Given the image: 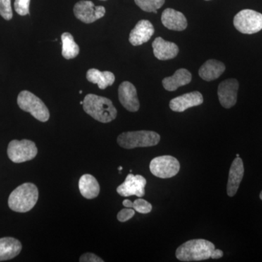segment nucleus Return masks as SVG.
Returning <instances> with one entry per match:
<instances>
[{"label": "nucleus", "instance_id": "dca6fc26", "mask_svg": "<svg viewBox=\"0 0 262 262\" xmlns=\"http://www.w3.org/2000/svg\"><path fill=\"white\" fill-rule=\"evenodd\" d=\"M161 20L164 27L170 30L182 32L187 27V20L184 15L171 8L164 10L162 13Z\"/></svg>", "mask_w": 262, "mask_h": 262}, {"label": "nucleus", "instance_id": "20e7f679", "mask_svg": "<svg viewBox=\"0 0 262 262\" xmlns=\"http://www.w3.org/2000/svg\"><path fill=\"white\" fill-rule=\"evenodd\" d=\"M160 136L154 131L139 130L122 133L117 138V143L124 149L149 147L158 144Z\"/></svg>", "mask_w": 262, "mask_h": 262}, {"label": "nucleus", "instance_id": "ddd939ff", "mask_svg": "<svg viewBox=\"0 0 262 262\" xmlns=\"http://www.w3.org/2000/svg\"><path fill=\"white\" fill-rule=\"evenodd\" d=\"M203 103V95L198 91H194L173 98L170 101L169 106L173 112L183 113L188 108L199 106Z\"/></svg>", "mask_w": 262, "mask_h": 262}, {"label": "nucleus", "instance_id": "e433bc0d", "mask_svg": "<svg viewBox=\"0 0 262 262\" xmlns=\"http://www.w3.org/2000/svg\"><path fill=\"white\" fill-rule=\"evenodd\" d=\"M206 1H209V0H206Z\"/></svg>", "mask_w": 262, "mask_h": 262}, {"label": "nucleus", "instance_id": "7c9ffc66", "mask_svg": "<svg viewBox=\"0 0 262 262\" xmlns=\"http://www.w3.org/2000/svg\"><path fill=\"white\" fill-rule=\"evenodd\" d=\"M122 205L126 207V208H133V206H134V203L129 201V200H125L123 202H122Z\"/></svg>", "mask_w": 262, "mask_h": 262}, {"label": "nucleus", "instance_id": "f704fd0d", "mask_svg": "<svg viewBox=\"0 0 262 262\" xmlns=\"http://www.w3.org/2000/svg\"><path fill=\"white\" fill-rule=\"evenodd\" d=\"M79 93H80V94H82V91H80V92H79Z\"/></svg>", "mask_w": 262, "mask_h": 262}, {"label": "nucleus", "instance_id": "aec40b11", "mask_svg": "<svg viewBox=\"0 0 262 262\" xmlns=\"http://www.w3.org/2000/svg\"><path fill=\"white\" fill-rule=\"evenodd\" d=\"M225 69V65L222 62L210 59L200 68L199 75L203 80L210 82L218 79L224 73Z\"/></svg>", "mask_w": 262, "mask_h": 262}, {"label": "nucleus", "instance_id": "c9c22d12", "mask_svg": "<svg viewBox=\"0 0 262 262\" xmlns=\"http://www.w3.org/2000/svg\"><path fill=\"white\" fill-rule=\"evenodd\" d=\"M101 1H106V0H101Z\"/></svg>", "mask_w": 262, "mask_h": 262}, {"label": "nucleus", "instance_id": "bb28decb", "mask_svg": "<svg viewBox=\"0 0 262 262\" xmlns=\"http://www.w3.org/2000/svg\"><path fill=\"white\" fill-rule=\"evenodd\" d=\"M30 1L31 0H15L14 3L15 12L20 15H28Z\"/></svg>", "mask_w": 262, "mask_h": 262}, {"label": "nucleus", "instance_id": "c756f323", "mask_svg": "<svg viewBox=\"0 0 262 262\" xmlns=\"http://www.w3.org/2000/svg\"><path fill=\"white\" fill-rule=\"evenodd\" d=\"M224 253L222 250L220 249H214V251H213L211 255V258L213 259H217V258H222L223 256Z\"/></svg>", "mask_w": 262, "mask_h": 262}, {"label": "nucleus", "instance_id": "5701e85b", "mask_svg": "<svg viewBox=\"0 0 262 262\" xmlns=\"http://www.w3.org/2000/svg\"><path fill=\"white\" fill-rule=\"evenodd\" d=\"M62 56L66 59L75 58L80 53V48L75 42L73 36L69 32H64L61 35Z\"/></svg>", "mask_w": 262, "mask_h": 262}, {"label": "nucleus", "instance_id": "b1692460", "mask_svg": "<svg viewBox=\"0 0 262 262\" xmlns=\"http://www.w3.org/2000/svg\"><path fill=\"white\" fill-rule=\"evenodd\" d=\"M136 4L144 11L157 13V10L165 4V0H134Z\"/></svg>", "mask_w": 262, "mask_h": 262}, {"label": "nucleus", "instance_id": "393cba45", "mask_svg": "<svg viewBox=\"0 0 262 262\" xmlns=\"http://www.w3.org/2000/svg\"><path fill=\"white\" fill-rule=\"evenodd\" d=\"M133 208L136 211L143 213V214L149 213L152 210V206L150 204L149 202L145 201V200L141 199V198L136 200L134 202Z\"/></svg>", "mask_w": 262, "mask_h": 262}, {"label": "nucleus", "instance_id": "2f4dec72", "mask_svg": "<svg viewBox=\"0 0 262 262\" xmlns=\"http://www.w3.org/2000/svg\"><path fill=\"white\" fill-rule=\"evenodd\" d=\"M118 170H119V171H120V173H121V170H122V166H120V167H119L118 168Z\"/></svg>", "mask_w": 262, "mask_h": 262}, {"label": "nucleus", "instance_id": "2eb2a0df", "mask_svg": "<svg viewBox=\"0 0 262 262\" xmlns=\"http://www.w3.org/2000/svg\"><path fill=\"white\" fill-rule=\"evenodd\" d=\"M244 176V162L241 158H236L229 169L227 192L229 196L235 195L238 190L239 184Z\"/></svg>", "mask_w": 262, "mask_h": 262}, {"label": "nucleus", "instance_id": "0eeeda50", "mask_svg": "<svg viewBox=\"0 0 262 262\" xmlns=\"http://www.w3.org/2000/svg\"><path fill=\"white\" fill-rule=\"evenodd\" d=\"M37 152L35 144L32 141L27 139L11 141L8 147V158L15 163H21L32 160L37 156Z\"/></svg>", "mask_w": 262, "mask_h": 262}, {"label": "nucleus", "instance_id": "9d476101", "mask_svg": "<svg viewBox=\"0 0 262 262\" xmlns=\"http://www.w3.org/2000/svg\"><path fill=\"white\" fill-rule=\"evenodd\" d=\"M146 180L141 175L130 173L127 176L125 182L117 188V192L122 196L135 195L142 198L145 194Z\"/></svg>", "mask_w": 262, "mask_h": 262}, {"label": "nucleus", "instance_id": "9b49d317", "mask_svg": "<svg viewBox=\"0 0 262 262\" xmlns=\"http://www.w3.org/2000/svg\"><path fill=\"white\" fill-rule=\"evenodd\" d=\"M239 82L235 79H228L219 85L218 96L223 107L230 108L237 103Z\"/></svg>", "mask_w": 262, "mask_h": 262}, {"label": "nucleus", "instance_id": "72a5a7b5", "mask_svg": "<svg viewBox=\"0 0 262 262\" xmlns=\"http://www.w3.org/2000/svg\"><path fill=\"white\" fill-rule=\"evenodd\" d=\"M80 104H83V101H80Z\"/></svg>", "mask_w": 262, "mask_h": 262}, {"label": "nucleus", "instance_id": "4be33fe9", "mask_svg": "<svg viewBox=\"0 0 262 262\" xmlns=\"http://www.w3.org/2000/svg\"><path fill=\"white\" fill-rule=\"evenodd\" d=\"M86 77L90 82L98 84V88L101 90L113 85L115 81V76L113 72L108 71L101 72L96 69H91L88 71Z\"/></svg>", "mask_w": 262, "mask_h": 262}, {"label": "nucleus", "instance_id": "423d86ee", "mask_svg": "<svg viewBox=\"0 0 262 262\" xmlns=\"http://www.w3.org/2000/svg\"><path fill=\"white\" fill-rule=\"evenodd\" d=\"M233 23L239 32L255 34L262 29V14L253 10H243L234 16Z\"/></svg>", "mask_w": 262, "mask_h": 262}, {"label": "nucleus", "instance_id": "473e14b6", "mask_svg": "<svg viewBox=\"0 0 262 262\" xmlns=\"http://www.w3.org/2000/svg\"><path fill=\"white\" fill-rule=\"evenodd\" d=\"M259 196H260V199H261L262 201V191H261V193H260Z\"/></svg>", "mask_w": 262, "mask_h": 262}, {"label": "nucleus", "instance_id": "6ab92c4d", "mask_svg": "<svg viewBox=\"0 0 262 262\" xmlns=\"http://www.w3.org/2000/svg\"><path fill=\"white\" fill-rule=\"evenodd\" d=\"M22 249V245L13 237L0 238V261L12 259L18 256Z\"/></svg>", "mask_w": 262, "mask_h": 262}, {"label": "nucleus", "instance_id": "6e6552de", "mask_svg": "<svg viewBox=\"0 0 262 262\" xmlns=\"http://www.w3.org/2000/svg\"><path fill=\"white\" fill-rule=\"evenodd\" d=\"M150 171L160 179H168L175 177L180 170L179 160L170 155L157 157L151 160Z\"/></svg>", "mask_w": 262, "mask_h": 262}, {"label": "nucleus", "instance_id": "f03ea898", "mask_svg": "<svg viewBox=\"0 0 262 262\" xmlns=\"http://www.w3.org/2000/svg\"><path fill=\"white\" fill-rule=\"evenodd\" d=\"M214 249V244L206 239H191L177 248L176 256L181 261H203L211 258Z\"/></svg>", "mask_w": 262, "mask_h": 262}, {"label": "nucleus", "instance_id": "a211bd4d", "mask_svg": "<svg viewBox=\"0 0 262 262\" xmlns=\"http://www.w3.org/2000/svg\"><path fill=\"white\" fill-rule=\"evenodd\" d=\"M192 75L185 69H179L173 76L165 77L163 80L164 89L168 91H175L179 87L190 83Z\"/></svg>", "mask_w": 262, "mask_h": 262}, {"label": "nucleus", "instance_id": "a878e982", "mask_svg": "<svg viewBox=\"0 0 262 262\" xmlns=\"http://www.w3.org/2000/svg\"><path fill=\"white\" fill-rule=\"evenodd\" d=\"M0 15L7 20L13 18L11 0H0Z\"/></svg>", "mask_w": 262, "mask_h": 262}, {"label": "nucleus", "instance_id": "f257e3e1", "mask_svg": "<svg viewBox=\"0 0 262 262\" xmlns=\"http://www.w3.org/2000/svg\"><path fill=\"white\" fill-rule=\"evenodd\" d=\"M83 110L95 120L103 123L113 121L117 117V112L113 101L107 98L95 94H88L83 100Z\"/></svg>", "mask_w": 262, "mask_h": 262}, {"label": "nucleus", "instance_id": "1a4fd4ad", "mask_svg": "<svg viewBox=\"0 0 262 262\" xmlns=\"http://www.w3.org/2000/svg\"><path fill=\"white\" fill-rule=\"evenodd\" d=\"M106 13V9L103 6H95L91 1L78 2L74 7V14L76 18L85 24L94 23L102 18Z\"/></svg>", "mask_w": 262, "mask_h": 262}, {"label": "nucleus", "instance_id": "4468645a", "mask_svg": "<svg viewBox=\"0 0 262 262\" xmlns=\"http://www.w3.org/2000/svg\"><path fill=\"white\" fill-rule=\"evenodd\" d=\"M154 33V27L149 20H139L130 33L129 42L134 46H141L147 42Z\"/></svg>", "mask_w": 262, "mask_h": 262}, {"label": "nucleus", "instance_id": "c85d7f7f", "mask_svg": "<svg viewBox=\"0 0 262 262\" xmlns=\"http://www.w3.org/2000/svg\"><path fill=\"white\" fill-rule=\"evenodd\" d=\"M80 262H103V260L98 257L94 253H87L82 255L80 258Z\"/></svg>", "mask_w": 262, "mask_h": 262}, {"label": "nucleus", "instance_id": "7ed1b4c3", "mask_svg": "<svg viewBox=\"0 0 262 262\" xmlns=\"http://www.w3.org/2000/svg\"><path fill=\"white\" fill-rule=\"evenodd\" d=\"M39 191L32 183H24L10 194L8 206L12 211L26 213L31 211L38 201Z\"/></svg>", "mask_w": 262, "mask_h": 262}, {"label": "nucleus", "instance_id": "cd10ccee", "mask_svg": "<svg viewBox=\"0 0 262 262\" xmlns=\"http://www.w3.org/2000/svg\"><path fill=\"white\" fill-rule=\"evenodd\" d=\"M135 215V210L130 208H124L117 214V220L120 222H125L130 220Z\"/></svg>", "mask_w": 262, "mask_h": 262}, {"label": "nucleus", "instance_id": "412c9836", "mask_svg": "<svg viewBox=\"0 0 262 262\" xmlns=\"http://www.w3.org/2000/svg\"><path fill=\"white\" fill-rule=\"evenodd\" d=\"M79 189L81 194L86 199H94L100 192L98 181L91 174H84L79 181Z\"/></svg>", "mask_w": 262, "mask_h": 262}, {"label": "nucleus", "instance_id": "f8f14e48", "mask_svg": "<svg viewBox=\"0 0 262 262\" xmlns=\"http://www.w3.org/2000/svg\"><path fill=\"white\" fill-rule=\"evenodd\" d=\"M119 100L124 108L131 113H135L139 110L140 103L137 96L135 86L130 82L125 81L119 86Z\"/></svg>", "mask_w": 262, "mask_h": 262}, {"label": "nucleus", "instance_id": "f3484780", "mask_svg": "<svg viewBox=\"0 0 262 262\" xmlns=\"http://www.w3.org/2000/svg\"><path fill=\"white\" fill-rule=\"evenodd\" d=\"M155 56L160 61L173 59L178 55L179 49L175 43L168 42L162 37H157L152 42Z\"/></svg>", "mask_w": 262, "mask_h": 262}, {"label": "nucleus", "instance_id": "39448f33", "mask_svg": "<svg viewBox=\"0 0 262 262\" xmlns=\"http://www.w3.org/2000/svg\"><path fill=\"white\" fill-rule=\"evenodd\" d=\"M19 107L30 113L34 118L40 122H47L50 118V112L44 102L28 91L19 94L17 99Z\"/></svg>", "mask_w": 262, "mask_h": 262}]
</instances>
